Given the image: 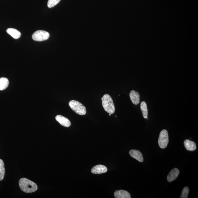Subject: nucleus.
<instances>
[{"label":"nucleus","mask_w":198,"mask_h":198,"mask_svg":"<svg viewBox=\"0 0 198 198\" xmlns=\"http://www.w3.org/2000/svg\"><path fill=\"white\" fill-rule=\"evenodd\" d=\"M69 106L73 111L78 115H84L87 112L86 107L82 104L76 100H71L69 102Z\"/></svg>","instance_id":"7ed1b4c3"},{"label":"nucleus","mask_w":198,"mask_h":198,"mask_svg":"<svg viewBox=\"0 0 198 198\" xmlns=\"http://www.w3.org/2000/svg\"><path fill=\"white\" fill-rule=\"evenodd\" d=\"M111 114H110V113H109V116H111Z\"/></svg>","instance_id":"6ab92c4d"},{"label":"nucleus","mask_w":198,"mask_h":198,"mask_svg":"<svg viewBox=\"0 0 198 198\" xmlns=\"http://www.w3.org/2000/svg\"><path fill=\"white\" fill-rule=\"evenodd\" d=\"M180 172L178 169L174 168L171 171L167 176V180L169 182L174 180L178 176Z\"/></svg>","instance_id":"0eeeda50"},{"label":"nucleus","mask_w":198,"mask_h":198,"mask_svg":"<svg viewBox=\"0 0 198 198\" xmlns=\"http://www.w3.org/2000/svg\"><path fill=\"white\" fill-rule=\"evenodd\" d=\"M107 167L104 165H95L92 168L91 172L93 174H99L105 173L107 171Z\"/></svg>","instance_id":"423d86ee"},{"label":"nucleus","mask_w":198,"mask_h":198,"mask_svg":"<svg viewBox=\"0 0 198 198\" xmlns=\"http://www.w3.org/2000/svg\"><path fill=\"white\" fill-rule=\"evenodd\" d=\"M6 31L8 34L15 39H18L21 37V33L16 29L9 28L7 29Z\"/></svg>","instance_id":"ddd939ff"},{"label":"nucleus","mask_w":198,"mask_h":198,"mask_svg":"<svg viewBox=\"0 0 198 198\" xmlns=\"http://www.w3.org/2000/svg\"><path fill=\"white\" fill-rule=\"evenodd\" d=\"M169 137L168 131L166 129H163L160 133L158 139V144L160 147L165 148L168 145Z\"/></svg>","instance_id":"20e7f679"},{"label":"nucleus","mask_w":198,"mask_h":198,"mask_svg":"<svg viewBox=\"0 0 198 198\" xmlns=\"http://www.w3.org/2000/svg\"><path fill=\"white\" fill-rule=\"evenodd\" d=\"M61 0H48L47 6L50 8L53 7L57 5Z\"/></svg>","instance_id":"a211bd4d"},{"label":"nucleus","mask_w":198,"mask_h":198,"mask_svg":"<svg viewBox=\"0 0 198 198\" xmlns=\"http://www.w3.org/2000/svg\"><path fill=\"white\" fill-rule=\"evenodd\" d=\"M129 154L135 159L140 162L143 161V158L142 153L138 150L132 149L129 151Z\"/></svg>","instance_id":"6e6552de"},{"label":"nucleus","mask_w":198,"mask_h":198,"mask_svg":"<svg viewBox=\"0 0 198 198\" xmlns=\"http://www.w3.org/2000/svg\"><path fill=\"white\" fill-rule=\"evenodd\" d=\"M189 187H185L183 189L181 194L180 196V198H187L189 193Z\"/></svg>","instance_id":"f3484780"},{"label":"nucleus","mask_w":198,"mask_h":198,"mask_svg":"<svg viewBox=\"0 0 198 198\" xmlns=\"http://www.w3.org/2000/svg\"><path fill=\"white\" fill-rule=\"evenodd\" d=\"M184 145L186 149L188 151H193L197 148L196 143L189 139H186L184 141Z\"/></svg>","instance_id":"9b49d317"},{"label":"nucleus","mask_w":198,"mask_h":198,"mask_svg":"<svg viewBox=\"0 0 198 198\" xmlns=\"http://www.w3.org/2000/svg\"><path fill=\"white\" fill-rule=\"evenodd\" d=\"M102 105L105 111L112 114L115 112V107L111 97L108 94H105L102 97Z\"/></svg>","instance_id":"f03ea898"},{"label":"nucleus","mask_w":198,"mask_h":198,"mask_svg":"<svg viewBox=\"0 0 198 198\" xmlns=\"http://www.w3.org/2000/svg\"><path fill=\"white\" fill-rule=\"evenodd\" d=\"M56 120L61 125L65 127H68L71 125V123L69 119L60 115H58L56 117Z\"/></svg>","instance_id":"1a4fd4ad"},{"label":"nucleus","mask_w":198,"mask_h":198,"mask_svg":"<svg viewBox=\"0 0 198 198\" xmlns=\"http://www.w3.org/2000/svg\"><path fill=\"white\" fill-rule=\"evenodd\" d=\"M5 174V168L4 163L3 160L0 159V181L4 178Z\"/></svg>","instance_id":"dca6fc26"},{"label":"nucleus","mask_w":198,"mask_h":198,"mask_svg":"<svg viewBox=\"0 0 198 198\" xmlns=\"http://www.w3.org/2000/svg\"><path fill=\"white\" fill-rule=\"evenodd\" d=\"M114 196L116 198H131L130 194L126 190H120L116 191L114 193Z\"/></svg>","instance_id":"f8f14e48"},{"label":"nucleus","mask_w":198,"mask_h":198,"mask_svg":"<svg viewBox=\"0 0 198 198\" xmlns=\"http://www.w3.org/2000/svg\"><path fill=\"white\" fill-rule=\"evenodd\" d=\"M141 110L142 113L143 117L145 119H147L148 117V110L147 105L145 102L142 101L140 105Z\"/></svg>","instance_id":"2eb2a0df"},{"label":"nucleus","mask_w":198,"mask_h":198,"mask_svg":"<svg viewBox=\"0 0 198 198\" xmlns=\"http://www.w3.org/2000/svg\"><path fill=\"white\" fill-rule=\"evenodd\" d=\"M129 97L131 101L134 104L137 105L140 102V95L138 92L131 90L129 93Z\"/></svg>","instance_id":"9d476101"},{"label":"nucleus","mask_w":198,"mask_h":198,"mask_svg":"<svg viewBox=\"0 0 198 198\" xmlns=\"http://www.w3.org/2000/svg\"><path fill=\"white\" fill-rule=\"evenodd\" d=\"M49 32L43 30H38L34 32L32 36L33 40L36 41H42L49 38Z\"/></svg>","instance_id":"39448f33"},{"label":"nucleus","mask_w":198,"mask_h":198,"mask_svg":"<svg viewBox=\"0 0 198 198\" xmlns=\"http://www.w3.org/2000/svg\"><path fill=\"white\" fill-rule=\"evenodd\" d=\"M9 85V81L7 78H0V90H3L8 88Z\"/></svg>","instance_id":"4468645a"},{"label":"nucleus","mask_w":198,"mask_h":198,"mask_svg":"<svg viewBox=\"0 0 198 198\" xmlns=\"http://www.w3.org/2000/svg\"><path fill=\"white\" fill-rule=\"evenodd\" d=\"M19 185L21 190L26 193H33L37 189V186L35 183L26 178L20 179Z\"/></svg>","instance_id":"f257e3e1"}]
</instances>
